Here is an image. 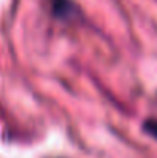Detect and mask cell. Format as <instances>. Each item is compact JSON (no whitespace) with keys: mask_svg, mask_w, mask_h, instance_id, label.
Wrapping results in <instances>:
<instances>
[{"mask_svg":"<svg viewBox=\"0 0 157 158\" xmlns=\"http://www.w3.org/2000/svg\"><path fill=\"white\" fill-rule=\"evenodd\" d=\"M143 127H145V131H146L150 135H153V137L157 138V120H148Z\"/></svg>","mask_w":157,"mask_h":158,"instance_id":"obj_1","label":"cell"}]
</instances>
